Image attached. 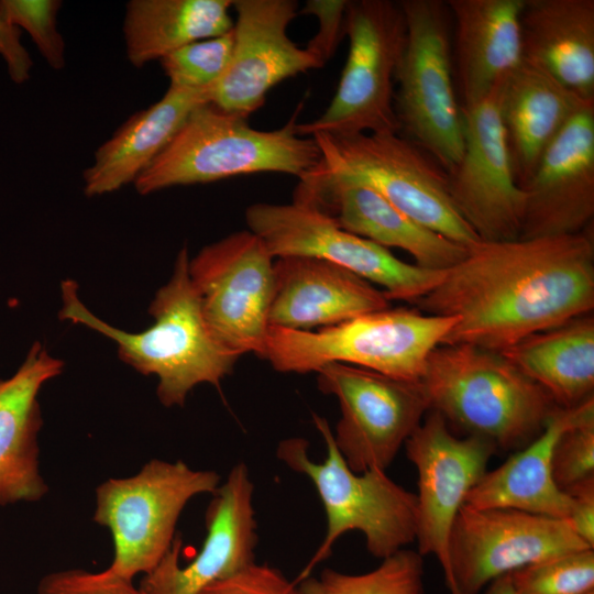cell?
<instances>
[{"label": "cell", "instance_id": "obj_11", "mask_svg": "<svg viewBox=\"0 0 594 594\" xmlns=\"http://www.w3.org/2000/svg\"><path fill=\"white\" fill-rule=\"evenodd\" d=\"M245 221L274 258L309 256L328 261L382 287L389 300L415 304L440 283L446 272L406 263L388 249L340 228L315 208L294 201L251 205Z\"/></svg>", "mask_w": 594, "mask_h": 594}, {"label": "cell", "instance_id": "obj_25", "mask_svg": "<svg viewBox=\"0 0 594 594\" xmlns=\"http://www.w3.org/2000/svg\"><path fill=\"white\" fill-rule=\"evenodd\" d=\"M211 89L169 86L164 96L130 117L82 172L84 193L95 197L134 183L165 148L190 112L210 102Z\"/></svg>", "mask_w": 594, "mask_h": 594}, {"label": "cell", "instance_id": "obj_8", "mask_svg": "<svg viewBox=\"0 0 594 594\" xmlns=\"http://www.w3.org/2000/svg\"><path fill=\"white\" fill-rule=\"evenodd\" d=\"M220 482L215 471L153 459L132 476L99 484L92 519L112 536L114 554L108 569L129 580L151 572L172 548L187 503L212 494Z\"/></svg>", "mask_w": 594, "mask_h": 594}, {"label": "cell", "instance_id": "obj_1", "mask_svg": "<svg viewBox=\"0 0 594 594\" xmlns=\"http://www.w3.org/2000/svg\"><path fill=\"white\" fill-rule=\"evenodd\" d=\"M455 317L441 344L501 352L525 338L592 314L594 242L574 234L479 241L415 302Z\"/></svg>", "mask_w": 594, "mask_h": 594}, {"label": "cell", "instance_id": "obj_10", "mask_svg": "<svg viewBox=\"0 0 594 594\" xmlns=\"http://www.w3.org/2000/svg\"><path fill=\"white\" fill-rule=\"evenodd\" d=\"M399 2L354 0L346 4L349 52L337 91L317 119L297 123L299 135L395 132V77L406 43Z\"/></svg>", "mask_w": 594, "mask_h": 594}, {"label": "cell", "instance_id": "obj_35", "mask_svg": "<svg viewBox=\"0 0 594 594\" xmlns=\"http://www.w3.org/2000/svg\"><path fill=\"white\" fill-rule=\"evenodd\" d=\"M36 594H144L133 584L108 568L99 572L66 569L45 574Z\"/></svg>", "mask_w": 594, "mask_h": 594}, {"label": "cell", "instance_id": "obj_37", "mask_svg": "<svg viewBox=\"0 0 594 594\" xmlns=\"http://www.w3.org/2000/svg\"><path fill=\"white\" fill-rule=\"evenodd\" d=\"M348 0H308L299 13L314 15L319 22L315 36L305 47L324 66L345 36Z\"/></svg>", "mask_w": 594, "mask_h": 594}, {"label": "cell", "instance_id": "obj_41", "mask_svg": "<svg viewBox=\"0 0 594 594\" xmlns=\"http://www.w3.org/2000/svg\"><path fill=\"white\" fill-rule=\"evenodd\" d=\"M585 594H594V591L587 592V593H585Z\"/></svg>", "mask_w": 594, "mask_h": 594}, {"label": "cell", "instance_id": "obj_29", "mask_svg": "<svg viewBox=\"0 0 594 594\" xmlns=\"http://www.w3.org/2000/svg\"><path fill=\"white\" fill-rule=\"evenodd\" d=\"M232 0H131L123 35L128 61L142 67L190 43L232 30Z\"/></svg>", "mask_w": 594, "mask_h": 594}, {"label": "cell", "instance_id": "obj_13", "mask_svg": "<svg viewBox=\"0 0 594 594\" xmlns=\"http://www.w3.org/2000/svg\"><path fill=\"white\" fill-rule=\"evenodd\" d=\"M588 547L566 519L464 504L449 540L450 594H480L516 570Z\"/></svg>", "mask_w": 594, "mask_h": 594}, {"label": "cell", "instance_id": "obj_38", "mask_svg": "<svg viewBox=\"0 0 594 594\" xmlns=\"http://www.w3.org/2000/svg\"><path fill=\"white\" fill-rule=\"evenodd\" d=\"M20 38V29L0 16V56L11 80L19 85L30 79L33 67V61Z\"/></svg>", "mask_w": 594, "mask_h": 594}, {"label": "cell", "instance_id": "obj_3", "mask_svg": "<svg viewBox=\"0 0 594 594\" xmlns=\"http://www.w3.org/2000/svg\"><path fill=\"white\" fill-rule=\"evenodd\" d=\"M419 383L430 410L502 451L527 446L559 408L499 352L470 344L435 348Z\"/></svg>", "mask_w": 594, "mask_h": 594}, {"label": "cell", "instance_id": "obj_27", "mask_svg": "<svg viewBox=\"0 0 594 594\" xmlns=\"http://www.w3.org/2000/svg\"><path fill=\"white\" fill-rule=\"evenodd\" d=\"M590 399L571 409L557 408L537 438L498 468L485 472L469 492L465 504L566 519L571 498L554 482L552 455L558 439L578 420Z\"/></svg>", "mask_w": 594, "mask_h": 594}, {"label": "cell", "instance_id": "obj_21", "mask_svg": "<svg viewBox=\"0 0 594 594\" xmlns=\"http://www.w3.org/2000/svg\"><path fill=\"white\" fill-rule=\"evenodd\" d=\"M386 294L354 273L324 260H274L270 326L312 330L389 308Z\"/></svg>", "mask_w": 594, "mask_h": 594}, {"label": "cell", "instance_id": "obj_15", "mask_svg": "<svg viewBox=\"0 0 594 594\" xmlns=\"http://www.w3.org/2000/svg\"><path fill=\"white\" fill-rule=\"evenodd\" d=\"M503 84L462 108L463 153L447 172L458 211L482 241L519 239L524 217V191L514 176L501 117Z\"/></svg>", "mask_w": 594, "mask_h": 594}, {"label": "cell", "instance_id": "obj_20", "mask_svg": "<svg viewBox=\"0 0 594 594\" xmlns=\"http://www.w3.org/2000/svg\"><path fill=\"white\" fill-rule=\"evenodd\" d=\"M521 190L519 239L586 229L594 216V102L584 105L565 124Z\"/></svg>", "mask_w": 594, "mask_h": 594}, {"label": "cell", "instance_id": "obj_28", "mask_svg": "<svg viewBox=\"0 0 594 594\" xmlns=\"http://www.w3.org/2000/svg\"><path fill=\"white\" fill-rule=\"evenodd\" d=\"M552 398L574 408L594 397V316L534 333L499 352Z\"/></svg>", "mask_w": 594, "mask_h": 594}, {"label": "cell", "instance_id": "obj_36", "mask_svg": "<svg viewBox=\"0 0 594 594\" xmlns=\"http://www.w3.org/2000/svg\"><path fill=\"white\" fill-rule=\"evenodd\" d=\"M198 594H302L296 582L280 570L256 562L239 572L212 582Z\"/></svg>", "mask_w": 594, "mask_h": 594}, {"label": "cell", "instance_id": "obj_39", "mask_svg": "<svg viewBox=\"0 0 594 594\" xmlns=\"http://www.w3.org/2000/svg\"><path fill=\"white\" fill-rule=\"evenodd\" d=\"M571 498L566 520L576 536L594 548V479L565 492Z\"/></svg>", "mask_w": 594, "mask_h": 594}, {"label": "cell", "instance_id": "obj_32", "mask_svg": "<svg viewBox=\"0 0 594 594\" xmlns=\"http://www.w3.org/2000/svg\"><path fill=\"white\" fill-rule=\"evenodd\" d=\"M515 594H585L594 591V550L554 557L509 573Z\"/></svg>", "mask_w": 594, "mask_h": 594}, {"label": "cell", "instance_id": "obj_4", "mask_svg": "<svg viewBox=\"0 0 594 594\" xmlns=\"http://www.w3.org/2000/svg\"><path fill=\"white\" fill-rule=\"evenodd\" d=\"M296 124L295 116L280 129L256 130L246 119L204 103L133 184L148 195L256 173L300 178L318 165L320 151L312 136L297 133Z\"/></svg>", "mask_w": 594, "mask_h": 594}, {"label": "cell", "instance_id": "obj_18", "mask_svg": "<svg viewBox=\"0 0 594 594\" xmlns=\"http://www.w3.org/2000/svg\"><path fill=\"white\" fill-rule=\"evenodd\" d=\"M253 494L248 466L235 464L211 494L205 514L206 537L197 556L180 565L183 539L177 534L161 562L144 574L140 590L144 594H198L212 582L254 563L257 525Z\"/></svg>", "mask_w": 594, "mask_h": 594}, {"label": "cell", "instance_id": "obj_9", "mask_svg": "<svg viewBox=\"0 0 594 594\" xmlns=\"http://www.w3.org/2000/svg\"><path fill=\"white\" fill-rule=\"evenodd\" d=\"M406 43L397 68L395 111L408 139L446 172L463 153V114L452 73L450 11L447 1H399Z\"/></svg>", "mask_w": 594, "mask_h": 594}, {"label": "cell", "instance_id": "obj_12", "mask_svg": "<svg viewBox=\"0 0 594 594\" xmlns=\"http://www.w3.org/2000/svg\"><path fill=\"white\" fill-rule=\"evenodd\" d=\"M316 373L318 388L339 403L333 439L348 466L358 473L386 471L430 410L420 383L343 363Z\"/></svg>", "mask_w": 594, "mask_h": 594}, {"label": "cell", "instance_id": "obj_16", "mask_svg": "<svg viewBox=\"0 0 594 594\" xmlns=\"http://www.w3.org/2000/svg\"><path fill=\"white\" fill-rule=\"evenodd\" d=\"M404 446L418 473V552L435 556L446 579L453 524L497 449L482 437H458L433 410Z\"/></svg>", "mask_w": 594, "mask_h": 594}, {"label": "cell", "instance_id": "obj_19", "mask_svg": "<svg viewBox=\"0 0 594 594\" xmlns=\"http://www.w3.org/2000/svg\"><path fill=\"white\" fill-rule=\"evenodd\" d=\"M298 179L294 202L315 208L345 231L385 249L407 252L420 267L446 271L466 254L468 248L420 224L366 185L332 177L317 167Z\"/></svg>", "mask_w": 594, "mask_h": 594}, {"label": "cell", "instance_id": "obj_23", "mask_svg": "<svg viewBox=\"0 0 594 594\" xmlns=\"http://www.w3.org/2000/svg\"><path fill=\"white\" fill-rule=\"evenodd\" d=\"M461 108L485 99L521 64L525 0H449Z\"/></svg>", "mask_w": 594, "mask_h": 594}, {"label": "cell", "instance_id": "obj_24", "mask_svg": "<svg viewBox=\"0 0 594 594\" xmlns=\"http://www.w3.org/2000/svg\"><path fill=\"white\" fill-rule=\"evenodd\" d=\"M539 66L522 59L501 89V117L521 189L542 154L586 103Z\"/></svg>", "mask_w": 594, "mask_h": 594}, {"label": "cell", "instance_id": "obj_17", "mask_svg": "<svg viewBox=\"0 0 594 594\" xmlns=\"http://www.w3.org/2000/svg\"><path fill=\"white\" fill-rule=\"evenodd\" d=\"M233 52L228 70L211 89L216 108L248 119L265 102L267 92L283 80L323 67L287 35L298 15L294 0H235Z\"/></svg>", "mask_w": 594, "mask_h": 594}, {"label": "cell", "instance_id": "obj_7", "mask_svg": "<svg viewBox=\"0 0 594 594\" xmlns=\"http://www.w3.org/2000/svg\"><path fill=\"white\" fill-rule=\"evenodd\" d=\"M316 166L332 177L366 185L420 224L465 248L481 241L458 211L447 172L419 145L395 132L311 135Z\"/></svg>", "mask_w": 594, "mask_h": 594}, {"label": "cell", "instance_id": "obj_40", "mask_svg": "<svg viewBox=\"0 0 594 594\" xmlns=\"http://www.w3.org/2000/svg\"><path fill=\"white\" fill-rule=\"evenodd\" d=\"M484 594H515L509 574L491 582Z\"/></svg>", "mask_w": 594, "mask_h": 594}, {"label": "cell", "instance_id": "obj_14", "mask_svg": "<svg viewBox=\"0 0 594 594\" xmlns=\"http://www.w3.org/2000/svg\"><path fill=\"white\" fill-rule=\"evenodd\" d=\"M274 257L250 230L205 246L189 260L190 280L216 338L232 351L261 356L270 328Z\"/></svg>", "mask_w": 594, "mask_h": 594}, {"label": "cell", "instance_id": "obj_5", "mask_svg": "<svg viewBox=\"0 0 594 594\" xmlns=\"http://www.w3.org/2000/svg\"><path fill=\"white\" fill-rule=\"evenodd\" d=\"M455 322L419 309L386 308L316 330L270 326L260 359L280 373H316L343 363L419 382L428 356Z\"/></svg>", "mask_w": 594, "mask_h": 594}, {"label": "cell", "instance_id": "obj_2", "mask_svg": "<svg viewBox=\"0 0 594 594\" xmlns=\"http://www.w3.org/2000/svg\"><path fill=\"white\" fill-rule=\"evenodd\" d=\"M188 265V252L183 248L170 279L151 302L148 312L154 323L136 333L99 319L78 298L77 284L72 279L62 282L59 318L112 339L122 361L143 375L157 376V397L166 407L183 406L199 384L219 388L242 356L221 343L208 327Z\"/></svg>", "mask_w": 594, "mask_h": 594}, {"label": "cell", "instance_id": "obj_31", "mask_svg": "<svg viewBox=\"0 0 594 594\" xmlns=\"http://www.w3.org/2000/svg\"><path fill=\"white\" fill-rule=\"evenodd\" d=\"M233 52L232 30L183 46L160 59L169 86L212 89L229 68Z\"/></svg>", "mask_w": 594, "mask_h": 594}, {"label": "cell", "instance_id": "obj_30", "mask_svg": "<svg viewBox=\"0 0 594 594\" xmlns=\"http://www.w3.org/2000/svg\"><path fill=\"white\" fill-rule=\"evenodd\" d=\"M424 560L418 551L402 549L367 572L349 574L324 569L296 583L302 594H424Z\"/></svg>", "mask_w": 594, "mask_h": 594}, {"label": "cell", "instance_id": "obj_26", "mask_svg": "<svg viewBox=\"0 0 594 594\" xmlns=\"http://www.w3.org/2000/svg\"><path fill=\"white\" fill-rule=\"evenodd\" d=\"M522 59L594 101V0H525Z\"/></svg>", "mask_w": 594, "mask_h": 594}, {"label": "cell", "instance_id": "obj_6", "mask_svg": "<svg viewBox=\"0 0 594 594\" xmlns=\"http://www.w3.org/2000/svg\"><path fill=\"white\" fill-rule=\"evenodd\" d=\"M312 418L326 443L323 462L310 460L305 438H288L277 447L278 459L312 482L327 516L326 536L298 580L327 559L336 541L348 531H361L367 551L383 560L416 541L418 530L417 495L384 470L352 471L334 443L327 419L316 414Z\"/></svg>", "mask_w": 594, "mask_h": 594}, {"label": "cell", "instance_id": "obj_33", "mask_svg": "<svg viewBox=\"0 0 594 594\" xmlns=\"http://www.w3.org/2000/svg\"><path fill=\"white\" fill-rule=\"evenodd\" d=\"M59 0H0V16L29 33L53 69L66 64V46L57 28Z\"/></svg>", "mask_w": 594, "mask_h": 594}, {"label": "cell", "instance_id": "obj_34", "mask_svg": "<svg viewBox=\"0 0 594 594\" xmlns=\"http://www.w3.org/2000/svg\"><path fill=\"white\" fill-rule=\"evenodd\" d=\"M552 473L563 492L594 479V398L586 403L578 420L558 439L552 455Z\"/></svg>", "mask_w": 594, "mask_h": 594}, {"label": "cell", "instance_id": "obj_22", "mask_svg": "<svg viewBox=\"0 0 594 594\" xmlns=\"http://www.w3.org/2000/svg\"><path fill=\"white\" fill-rule=\"evenodd\" d=\"M64 367L40 342L18 371L0 380V505L37 502L48 493L40 471L37 436L43 420L38 394Z\"/></svg>", "mask_w": 594, "mask_h": 594}]
</instances>
